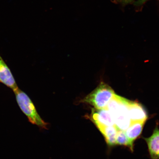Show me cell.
Instances as JSON below:
<instances>
[{
    "label": "cell",
    "instance_id": "1",
    "mask_svg": "<svg viewBox=\"0 0 159 159\" xmlns=\"http://www.w3.org/2000/svg\"><path fill=\"white\" fill-rule=\"evenodd\" d=\"M128 102V99L115 94L107 105L106 108L112 114L118 130L125 131L132 122L129 115Z\"/></svg>",
    "mask_w": 159,
    "mask_h": 159
},
{
    "label": "cell",
    "instance_id": "2",
    "mask_svg": "<svg viewBox=\"0 0 159 159\" xmlns=\"http://www.w3.org/2000/svg\"><path fill=\"white\" fill-rule=\"evenodd\" d=\"M115 94L110 86L102 82L94 91L81 99L80 102L92 105L95 109L106 108Z\"/></svg>",
    "mask_w": 159,
    "mask_h": 159
},
{
    "label": "cell",
    "instance_id": "3",
    "mask_svg": "<svg viewBox=\"0 0 159 159\" xmlns=\"http://www.w3.org/2000/svg\"><path fill=\"white\" fill-rule=\"evenodd\" d=\"M18 104L32 124L46 129L47 124L39 116L34 105L26 94L19 88L14 92Z\"/></svg>",
    "mask_w": 159,
    "mask_h": 159
},
{
    "label": "cell",
    "instance_id": "4",
    "mask_svg": "<svg viewBox=\"0 0 159 159\" xmlns=\"http://www.w3.org/2000/svg\"><path fill=\"white\" fill-rule=\"evenodd\" d=\"M91 118L97 126H115L112 114L107 108L93 109Z\"/></svg>",
    "mask_w": 159,
    "mask_h": 159
},
{
    "label": "cell",
    "instance_id": "5",
    "mask_svg": "<svg viewBox=\"0 0 159 159\" xmlns=\"http://www.w3.org/2000/svg\"><path fill=\"white\" fill-rule=\"evenodd\" d=\"M0 83L5 85L13 92L19 89L11 70L0 55Z\"/></svg>",
    "mask_w": 159,
    "mask_h": 159
},
{
    "label": "cell",
    "instance_id": "6",
    "mask_svg": "<svg viewBox=\"0 0 159 159\" xmlns=\"http://www.w3.org/2000/svg\"><path fill=\"white\" fill-rule=\"evenodd\" d=\"M128 107L131 122H146L148 119V115L142 105L128 100Z\"/></svg>",
    "mask_w": 159,
    "mask_h": 159
},
{
    "label": "cell",
    "instance_id": "7",
    "mask_svg": "<svg viewBox=\"0 0 159 159\" xmlns=\"http://www.w3.org/2000/svg\"><path fill=\"white\" fill-rule=\"evenodd\" d=\"M148 144L151 157L152 159H159V129L156 127L150 137L145 138Z\"/></svg>",
    "mask_w": 159,
    "mask_h": 159
},
{
    "label": "cell",
    "instance_id": "8",
    "mask_svg": "<svg viewBox=\"0 0 159 159\" xmlns=\"http://www.w3.org/2000/svg\"><path fill=\"white\" fill-rule=\"evenodd\" d=\"M144 124V122H132L130 126L125 131V134L132 147L134 140L142 133Z\"/></svg>",
    "mask_w": 159,
    "mask_h": 159
},
{
    "label": "cell",
    "instance_id": "9",
    "mask_svg": "<svg viewBox=\"0 0 159 159\" xmlns=\"http://www.w3.org/2000/svg\"><path fill=\"white\" fill-rule=\"evenodd\" d=\"M104 136L107 143L110 146L116 145V137L118 130L115 126H97Z\"/></svg>",
    "mask_w": 159,
    "mask_h": 159
},
{
    "label": "cell",
    "instance_id": "10",
    "mask_svg": "<svg viewBox=\"0 0 159 159\" xmlns=\"http://www.w3.org/2000/svg\"><path fill=\"white\" fill-rule=\"evenodd\" d=\"M116 144L128 146L131 150H133V147L131 146L125 131L118 130L116 137Z\"/></svg>",
    "mask_w": 159,
    "mask_h": 159
},
{
    "label": "cell",
    "instance_id": "11",
    "mask_svg": "<svg viewBox=\"0 0 159 159\" xmlns=\"http://www.w3.org/2000/svg\"><path fill=\"white\" fill-rule=\"evenodd\" d=\"M117 2L123 5H126L132 3L135 0H116Z\"/></svg>",
    "mask_w": 159,
    "mask_h": 159
},
{
    "label": "cell",
    "instance_id": "12",
    "mask_svg": "<svg viewBox=\"0 0 159 159\" xmlns=\"http://www.w3.org/2000/svg\"><path fill=\"white\" fill-rule=\"evenodd\" d=\"M148 1V0H139V1L137 2V4L138 5H141Z\"/></svg>",
    "mask_w": 159,
    "mask_h": 159
}]
</instances>
